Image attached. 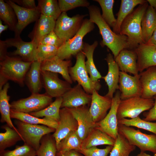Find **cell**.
<instances>
[{
	"instance_id": "6da1fadb",
	"label": "cell",
	"mask_w": 156,
	"mask_h": 156,
	"mask_svg": "<svg viewBox=\"0 0 156 156\" xmlns=\"http://www.w3.org/2000/svg\"><path fill=\"white\" fill-rule=\"evenodd\" d=\"M90 20L96 24L102 38V45L106 46L112 52L115 58L122 50L128 49L129 45L127 37L116 34L103 18L99 8L94 5L88 8Z\"/></svg>"
},
{
	"instance_id": "7a4b0ae2",
	"label": "cell",
	"mask_w": 156,
	"mask_h": 156,
	"mask_svg": "<svg viewBox=\"0 0 156 156\" xmlns=\"http://www.w3.org/2000/svg\"><path fill=\"white\" fill-rule=\"evenodd\" d=\"M146 1L140 4L124 20L120 28V34L128 38V49L135 50L143 43L141 22L148 6Z\"/></svg>"
},
{
	"instance_id": "3957f363",
	"label": "cell",
	"mask_w": 156,
	"mask_h": 156,
	"mask_svg": "<svg viewBox=\"0 0 156 156\" xmlns=\"http://www.w3.org/2000/svg\"><path fill=\"white\" fill-rule=\"evenodd\" d=\"M32 62L25 61L16 57L7 55L0 62V76L22 86Z\"/></svg>"
},
{
	"instance_id": "277c9868",
	"label": "cell",
	"mask_w": 156,
	"mask_h": 156,
	"mask_svg": "<svg viewBox=\"0 0 156 156\" xmlns=\"http://www.w3.org/2000/svg\"><path fill=\"white\" fill-rule=\"evenodd\" d=\"M94 27V23L88 19H84L81 26L76 34L72 38L64 42L58 49L57 56L60 59L68 60L82 51L83 39Z\"/></svg>"
},
{
	"instance_id": "5b68a950",
	"label": "cell",
	"mask_w": 156,
	"mask_h": 156,
	"mask_svg": "<svg viewBox=\"0 0 156 156\" xmlns=\"http://www.w3.org/2000/svg\"><path fill=\"white\" fill-rule=\"evenodd\" d=\"M118 132L141 151H149L156 155V135L147 134L131 127L118 124Z\"/></svg>"
},
{
	"instance_id": "8992f818",
	"label": "cell",
	"mask_w": 156,
	"mask_h": 156,
	"mask_svg": "<svg viewBox=\"0 0 156 156\" xmlns=\"http://www.w3.org/2000/svg\"><path fill=\"white\" fill-rule=\"evenodd\" d=\"M14 123L24 143L36 151L39 148L40 140L43 136L54 132L55 129L44 125L26 123L18 120Z\"/></svg>"
},
{
	"instance_id": "52a82bcc",
	"label": "cell",
	"mask_w": 156,
	"mask_h": 156,
	"mask_svg": "<svg viewBox=\"0 0 156 156\" xmlns=\"http://www.w3.org/2000/svg\"><path fill=\"white\" fill-rule=\"evenodd\" d=\"M153 98L144 99L141 96L121 100L117 112L118 120L123 118H134L153 106Z\"/></svg>"
},
{
	"instance_id": "ba28073f",
	"label": "cell",
	"mask_w": 156,
	"mask_h": 156,
	"mask_svg": "<svg viewBox=\"0 0 156 156\" xmlns=\"http://www.w3.org/2000/svg\"><path fill=\"white\" fill-rule=\"evenodd\" d=\"M86 57L82 51L79 53L75 65L69 68V73L73 81L77 82L86 93L91 94L94 90H99L101 86L100 83L93 82L89 76L86 67Z\"/></svg>"
},
{
	"instance_id": "9c48e42d",
	"label": "cell",
	"mask_w": 156,
	"mask_h": 156,
	"mask_svg": "<svg viewBox=\"0 0 156 156\" xmlns=\"http://www.w3.org/2000/svg\"><path fill=\"white\" fill-rule=\"evenodd\" d=\"M86 15L77 14L72 17L62 12L56 21L54 31L64 42L73 37L80 28Z\"/></svg>"
},
{
	"instance_id": "30bf717a",
	"label": "cell",
	"mask_w": 156,
	"mask_h": 156,
	"mask_svg": "<svg viewBox=\"0 0 156 156\" xmlns=\"http://www.w3.org/2000/svg\"><path fill=\"white\" fill-rule=\"evenodd\" d=\"M53 98L45 93L33 94L29 97L12 102L11 109L14 111L29 114L40 111L53 102Z\"/></svg>"
},
{
	"instance_id": "8fae6325",
	"label": "cell",
	"mask_w": 156,
	"mask_h": 156,
	"mask_svg": "<svg viewBox=\"0 0 156 156\" xmlns=\"http://www.w3.org/2000/svg\"><path fill=\"white\" fill-rule=\"evenodd\" d=\"M41 74L45 93L52 98L62 97L72 88L70 83L59 78L58 73L41 70Z\"/></svg>"
},
{
	"instance_id": "7c38bea8",
	"label": "cell",
	"mask_w": 156,
	"mask_h": 156,
	"mask_svg": "<svg viewBox=\"0 0 156 156\" xmlns=\"http://www.w3.org/2000/svg\"><path fill=\"white\" fill-rule=\"evenodd\" d=\"M120 92L117 91L112 99L110 109L105 117L101 121L96 123L97 127L116 140L118 133L117 112L121 100Z\"/></svg>"
},
{
	"instance_id": "4fadbf2b",
	"label": "cell",
	"mask_w": 156,
	"mask_h": 156,
	"mask_svg": "<svg viewBox=\"0 0 156 156\" xmlns=\"http://www.w3.org/2000/svg\"><path fill=\"white\" fill-rule=\"evenodd\" d=\"M119 87L121 100L141 97L142 89L139 74L133 76L120 71Z\"/></svg>"
},
{
	"instance_id": "5bb4252c",
	"label": "cell",
	"mask_w": 156,
	"mask_h": 156,
	"mask_svg": "<svg viewBox=\"0 0 156 156\" xmlns=\"http://www.w3.org/2000/svg\"><path fill=\"white\" fill-rule=\"evenodd\" d=\"M0 42L6 48L11 47L16 48V50L12 53V55L18 56L26 62L35 61L36 48L32 41H24L19 37L0 40Z\"/></svg>"
},
{
	"instance_id": "9a60e30c",
	"label": "cell",
	"mask_w": 156,
	"mask_h": 156,
	"mask_svg": "<svg viewBox=\"0 0 156 156\" xmlns=\"http://www.w3.org/2000/svg\"><path fill=\"white\" fill-rule=\"evenodd\" d=\"M13 9L16 14L17 23L14 31L15 37H20L23 30L29 24L37 21L41 14L38 8L29 9L21 7L12 0L6 1Z\"/></svg>"
},
{
	"instance_id": "2e32d148",
	"label": "cell",
	"mask_w": 156,
	"mask_h": 156,
	"mask_svg": "<svg viewBox=\"0 0 156 156\" xmlns=\"http://www.w3.org/2000/svg\"><path fill=\"white\" fill-rule=\"evenodd\" d=\"M68 108L77 121V132L79 137L83 140L92 130L97 127L96 123L93 121L89 108L87 105Z\"/></svg>"
},
{
	"instance_id": "e0dca14e",
	"label": "cell",
	"mask_w": 156,
	"mask_h": 156,
	"mask_svg": "<svg viewBox=\"0 0 156 156\" xmlns=\"http://www.w3.org/2000/svg\"><path fill=\"white\" fill-rule=\"evenodd\" d=\"M61 108H74L90 104L92 95L86 93L78 84L71 88L62 96Z\"/></svg>"
},
{
	"instance_id": "ac0fdd59",
	"label": "cell",
	"mask_w": 156,
	"mask_h": 156,
	"mask_svg": "<svg viewBox=\"0 0 156 156\" xmlns=\"http://www.w3.org/2000/svg\"><path fill=\"white\" fill-rule=\"evenodd\" d=\"M60 114V119L58 122V126L52 135L56 146L70 132L77 130L78 127L77 120L68 108L61 109Z\"/></svg>"
},
{
	"instance_id": "d6986e66",
	"label": "cell",
	"mask_w": 156,
	"mask_h": 156,
	"mask_svg": "<svg viewBox=\"0 0 156 156\" xmlns=\"http://www.w3.org/2000/svg\"><path fill=\"white\" fill-rule=\"evenodd\" d=\"M91 95L89 111L93 121L97 123L106 116L107 111L111 107L112 99L105 95H100L98 91L95 90L93 91Z\"/></svg>"
},
{
	"instance_id": "ffe728a7",
	"label": "cell",
	"mask_w": 156,
	"mask_h": 156,
	"mask_svg": "<svg viewBox=\"0 0 156 156\" xmlns=\"http://www.w3.org/2000/svg\"><path fill=\"white\" fill-rule=\"evenodd\" d=\"M56 21L52 18L41 14L33 30L28 36L36 49L44 38L53 31Z\"/></svg>"
},
{
	"instance_id": "44dd1931",
	"label": "cell",
	"mask_w": 156,
	"mask_h": 156,
	"mask_svg": "<svg viewBox=\"0 0 156 156\" xmlns=\"http://www.w3.org/2000/svg\"><path fill=\"white\" fill-rule=\"evenodd\" d=\"M108 66L107 74L102 77L108 87V91L106 96L112 99L116 90L119 89L120 69L115 61L114 57L111 53L108 54L105 59Z\"/></svg>"
},
{
	"instance_id": "7402d4cb",
	"label": "cell",
	"mask_w": 156,
	"mask_h": 156,
	"mask_svg": "<svg viewBox=\"0 0 156 156\" xmlns=\"http://www.w3.org/2000/svg\"><path fill=\"white\" fill-rule=\"evenodd\" d=\"M72 65L70 60H62L56 55L41 62V70L59 73L65 81L72 84L73 81L69 73V68Z\"/></svg>"
},
{
	"instance_id": "603a6c76",
	"label": "cell",
	"mask_w": 156,
	"mask_h": 156,
	"mask_svg": "<svg viewBox=\"0 0 156 156\" xmlns=\"http://www.w3.org/2000/svg\"><path fill=\"white\" fill-rule=\"evenodd\" d=\"M135 51L138 56L137 65L140 73L150 67L156 66V49L153 47L142 43Z\"/></svg>"
},
{
	"instance_id": "cb8c5ba5",
	"label": "cell",
	"mask_w": 156,
	"mask_h": 156,
	"mask_svg": "<svg viewBox=\"0 0 156 156\" xmlns=\"http://www.w3.org/2000/svg\"><path fill=\"white\" fill-rule=\"evenodd\" d=\"M138 56L135 50L124 49L114 58L120 71L129 73L133 75L139 74L137 61Z\"/></svg>"
},
{
	"instance_id": "d4e9b609",
	"label": "cell",
	"mask_w": 156,
	"mask_h": 156,
	"mask_svg": "<svg viewBox=\"0 0 156 156\" xmlns=\"http://www.w3.org/2000/svg\"><path fill=\"white\" fill-rule=\"evenodd\" d=\"M139 74L142 89L141 97L153 98L156 95V66L150 67Z\"/></svg>"
},
{
	"instance_id": "484cf974",
	"label": "cell",
	"mask_w": 156,
	"mask_h": 156,
	"mask_svg": "<svg viewBox=\"0 0 156 156\" xmlns=\"http://www.w3.org/2000/svg\"><path fill=\"white\" fill-rule=\"evenodd\" d=\"M41 63L38 61L33 62L25 76V82L31 94L39 93L43 86Z\"/></svg>"
},
{
	"instance_id": "4316f807",
	"label": "cell",
	"mask_w": 156,
	"mask_h": 156,
	"mask_svg": "<svg viewBox=\"0 0 156 156\" xmlns=\"http://www.w3.org/2000/svg\"><path fill=\"white\" fill-rule=\"evenodd\" d=\"M115 141V140L96 127L83 140L82 148H87L103 145L113 146Z\"/></svg>"
},
{
	"instance_id": "83f0119b",
	"label": "cell",
	"mask_w": 156,
	"mask_h": 156,
	"mask_svg": "<svg viewBox=\"0 0 156 156\" xmlns=\"http://www.w3.org/2000/svg\"><path fill=\"white\" fill-rule=\"evenodd\" d=\"M98 44V42L97 41H95L92 44L84 43L82 51L87 59L85 62L87 71L90 75L91 80L95 83H99L98 80L102 77L96 67L93 58L94 51Z\"/></svg>"
},
{
	"instance_id": "f1b7e54d",
	"label": "cell",
	"mask_w": 156,
	"mask_h": 156,
	"mask_svg": "<svg viewBox=\"0 0 156 156\" xmlns=\"http://www.w3.org/2000/svg\"><path fill=\"white\" fill-rule=\"evenodd\" d=\"M143 43H146L156 29V11L149 5L142 21Z\"/></svg>"
},
{
	"instance_id": "f546056e",
	"label": "cell",
	"mask_w": 156,
	"mask_h": 156,
	"mask_svg": "<svg viewBox=\"0 0 156 156\" xmlns=\"http://www.w3.org/2000/svg\"><path fill=\"white\" fill-rule=\"evenodd\" d=\"M9 88V84L7 82L0 90V122L1 123L6 122L10 127L18 132L16 128L14 126L11 120V106L9 103L10 96L8 94Z\"/></svg>"
},
{
	"instance_id": "4dcf8cb0",
	"label": "cell",
	"mask_w": 156,
	"mask_h": 156,
	"mask_svg": "<svg viewBox=\"0 0 156 156\" xmlns=\"http://www.w3.org/2000/svg\"><path fill=\"white\" fill-rule=\"evenodd\" d=\"M146 1L145 0H122L117 16L116 22L112 28L113 31L120 34L121 25L125 18L131 13L137 5L143 4Z\"/></svg>"
},
{
	"instance_id": "1f68e13d",
	"label": "cell",
	"mask_w": 156,
	"mask_h": 156,
	"mask_svg": "<svg viewBox=\"0 0 156 156\" xmlns=\"http://www.w3.org/2000/svg\"><path fill=\"white\" fill-rule=\"evenodd\" d=\"M10 117L11 118H14L26 123L34 125H43L55 129L58 125L57 122L48 118H39L29 114L15 112L11 109Z\"/></svg>"
},
{
	"instance_id": "d6a6232c",
	"label": "cell",
	"mask_w": 156,
	"mask_h": 156,
	"mask_svg": "<svg viewBox=\"0 0 156 156\" xmlns=\"http://www.w3.org/2000/svg\"><path fill=\"white\" fill-rule=\"evenodd\" d=\"M82 141L77 130L72 131L59 142L57 146V152H63L73 150L79 151L82 148Z\"/></svg>"
},
{
	"instance_id": "836d02e7",
	"label": "cell",
	"mask_w": 156,
	"mask_h": 156,
	"mask_svg": "<svg viewBox=\"0 0 156 156\" xmlns=\"http://www.w3.org/2000/svg\"><path fill=\"white\" fill-rule=\"evenodd\" d=\"M1 128L5 130V132L0 133V152L14 145L19 141H23L20 133L7 124L3 125Z\"/></svg>"
},
{
	"instance_id": "e575fe53",
	"label": "cell",
	"mask_w": 156,
	"mask_h": 156,
	"mask_svg": "<svg viewBox=\"0 0 156 156\" xmlns=\"http://www.w3.org/2000/svg\"><path fill=\"white\" fill-rule=\"evenodd\" d=\"M62 101V97L56 98L54 101L45 108L29 114L36 117H46L58 122L60 119V112Z\"/></svg>"
},
{
	"instance_id": "d590c367",
	"label": "cell",
	"mask_w": 156,
	"mask_h": 156,
	"mask_svg": "<svg viewBox=\"0 0 156 156\" xmlns=\"http://www.w3.org/2000/svg\"><path fill=\"white\" fill-rule=\"evenodd\" d=\"M135 147L118 133L109 156H129L131 153L135 149Z\"/></svg>"
},
{
	"instance_id": "8d00e7d4",
	"label": "cell",
	"mask_w": 156,
	"mask_h": 156,
	"mask_svg": "<svg viewBox=\"0 0 156 156\" xmlns=\"http://www.w3.org/2000/svg\"><path fill=\"white\" fill-rule=\"evenodd\" d=\"M37 6L41 14L56 20L62 13L56 0H39Z\"/></svg>"
},
{
	"instance_id": "74e56055",
	"label": "cell",
	"mask_w": 156,
	"mask_h": 156,
	"mask_svg": "<svg viewBox=\"0 0 156 156\" xmlns=\"http://www.w3.org/2000/svg\"><path fill=\"white\" fill-rule=\"evenodd\" d=\"M0 18L10 29L14 31L17 23L15 13L11 6L4 0H0Z\"/></svg>"
},
{
	"instance_id": "f35d334b",
	"label": "cell",
	"mask_w": 156,
	"mask_h": 156,
	"mask_svg": "<svg viewBox=\"0 0 156 156\" xmlns=\"http://www.w3.org/2000/svg\"><path fill=\"white\" fill-rule=\"evenodd\" d=\"M36 151L37 156H56L57 149L53 135L49 133L43 136L40 147Z\"/></svg>"
},
{
	"instance_id": "ab89813d",
	"label": "cell",
	"mask_w": 156,
	"mask_h": 156,
	"mask_svg": "<svg viewBox=\"0 0 156 156\" xmlns=\"http://www.w3.org/2000/svg\"><path fill=\"white\" fill-rule=\"evenodd\" d=\"M118 124L128 127H134L145 130L156 135V122H152L142 119L139 116L128 119L123 118L118 120Z\"/></svg>"
},
{
	"instance_id": "60d3db41",
	"label": "cell",
	"mask_w": 156,
	"mask_h": 156,
	"mask_svg": "<svg viewBox=\"0 0 156 156\" xmlns=\"http://www.w3.org/2000/svg\"><path fill=\"white\" fill-rule=\"evenodd\" d=\"M99 4L102 10L101 16L103 18L110 27L113 28L116 22V19L113 12L114 0H94Z\"/></svg>"
},
{
	"instance_id": "b9f144b4",
	"label": "cell",
	"mask_w": 156,
	"mask_h": 156,
	"mask_svg": "<svg viewBox=\"0 0 156 156\" xmlns=\"http://www.w3.org/2000/svg\"><path fill=\"white\" fill-rule=\"evenodd\" d=\"M58 48L40 44L37 48L35 61L40 62L50 59L57 55Z\"/></svg>"
},
{
	"instance_id": "7bdbcfd3",
	"label": "cell",
	"mask_w": 156,
	"mask_h": 156,
	"mask_svg": "<svg viewBox=\"0 0 156 156\" xmlns=\"http://www.w3.org/2000/svg\"><path fill=\"white\" fill-rule=\"evenodd\" d=\"M0 156H37L36 151L24 143L22 146H16L12 150H4L0 152Z\"/></svg>"
},
{
	"instance_id": "ee69618b",
	"label": "cell",
	"mask_w": 156,
	"mask_h": 156,
	"mask_svg": "<svg viewBox=\"0 0 156 156\" xmlns=\"http://www.w3.org/2000/svg\"><path fill=\"white\" fill-rule=\"evenodd\" d=\"M58 3L62 12H66L78 7L88 8L90 6L89 2L86 0H59Z\"/></svg>"
},
{
	"instance_id": "f6af8a7d",
	"label": "cell",
	"mask_w": 156,
	"mask_h": 156,
	"mask_svg": "<svg viewBox=\"0 0 156 156\" xmlns=\"http://www.w3.org/2000/svg\"><path fill=\"white\" fill-rule=\"evenodd\" d=\"M113 147V146L108 145L104 148L100 149L93 146L87 148H82L78 151L84 156H107Z\"/></svg>"
},
{
	"instance_id": "bcb514c9",
	"label": "cell",
	"mask_w": 156,
	"mask_h": 156,
	"mask_svg": "<svg viewBox=\"0 0 156 156\" xmlns=\"http://www.w3.org/2000/svg\"><path fill=\"white\" fill-rule=\"evenodd\" d=\"M64 42L53 31L44 38L40 44L53 46L59 48Z\"/></svg>"
},
{
	"instance_id": "7dc6e473",
	"label": "cell",
	"mask_w": 156,
	"mask_h": 156,
	"mask_svg": "<svg viewBox=\"0 0 156 156\" xmlns=\"http://www.w3.org/2000/svg\"><path fill=\"white\" fill-rule=\"evenodd\" d=\"M153 98L154 100V105L148 111L144 113L145 117L143 119L149 122L156 121V95Z\"/></svg>"
},
{
	"instance_id": "c3c4849f",
	"label": "cell",
	"mask_w": 156,
	"mask_h": 156,
	"mask_svg": "<svg viewBox=\"0 0 156 156\" xmlns=\"http://www.w3.org/2000/svg\"><path fill=\"white\" fill-rule=\"evenodd\" d=\"M12 1L18 5L26 8L34 9L37 8L34 0H14Z\"/></svg>"
},
{
	"instance_id": "681fc988",
	"label": "cell",
	"mask_w": 156,
	"mask_h": 156,
	"mask_svg": "<svg viewBox=\"0 0 156 156\" xmlns=\"http://www.w3.org/2000/svg\"><path fill=\"white\" fill-rule=\"evenodd\" d=\"M56 156H80L77 151L71 150L65 152H57Z\"/></svg>"
},
{
	"instance_id": "f907efd6",
	"label": "cell",
	"mask_w": 156,
	"mask_h": 156,
	"mask_svg": "<svg viewBox=\"0 0 156 156\" xmlns=\"http://www.w3.org/2000/svg\"><path fill=\"white\" fill-rule=\"evenodd\" d=\"M146 44L153 47L156 49V29Z\"/></svg>"
},
{
	"instance_id": "816d5d0a",
	"label": "cell",
	"mask_w": 156,
	"mask_h": 156,
	"mask_svg": "<svg viewBox=\"0 0 156 156\" xmlns=\"http://www.w3.org/2000/svg\"><path fill=\"white\" fill-rule=\"evenodd\" d=\"M8 28V26L7 25H3L2 24V21L1 20H0V34L3 31L7 29Z\"/></svg>"
},
{
	"instance_id": "f5cc1de1",
	"label": "cell",
	"mask_w": 156,
	"mask_h": 156,
	"mask_svg": "<svg viewBox=\"0 0 156 156\" xmlns=\"http://www.w3.org/2000/svg\"><path fill=\"white\" fill-rule=\"evenodd\" d=\"M147 2L156 11V0H147Z\"/></svg>"
},
{
	"instance_id": "db71d44e",
	"label": "cell",
	"mask_w": 156,
	"mask_h": 156,
	"mask_svg": "<svg viewBox=\"0 0 156 156\" xmlns=\"http://www.w3.org/2000/svg\"><path fill=\"white\" fill-rule=\"evenodd\" d=\"M136 156H151V155L148 154L144 152L141 151V152L138 154Z\"/></svg>"
},
{
	"instance_id": "11a10c76",
	"label": "cell",
	"mask_w": 156,
	"mask_h": 156,
	"mask_svg": "<svg viewBox=\"0 0 156 156\" xmlns=\"http://www.w3.org/2000/svg\"><path fill=\"white\" fill-rule=\"evenodd\" d=\"M155 156H156V155Z\"/></svg>"
}]
</instances>
